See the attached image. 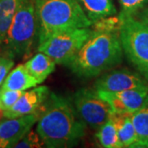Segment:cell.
<instances>
[{
	"label": "cell",
	"mask_w": 148,
	"mask_h": 148,
	"mask_svg": "<svg viewBox=\"0 0 148 148\" xmlns=\"http://www.w3.org/2000/svg\"><path fill=\"white\" fill-rule=\"evenodd\" d=\"M39 84L36 78L28 72L25 64H19L7 76L2 89L25 91Z\"/></svg>",
	"instance_id": "cell-12"
},
{
	"label": "cell",
	"mask_w": 148,
	"mask_h": 148,
	"mask_svg": "<svg viewBox=\"0 0 148 148\" xmlns=\"http://www.w3.org/2000/svg\"><path fill=\"white\" fill-rule=\"evenodd\" d=\"M121 7L119 17L134 16L148 3V0H119Z\"/></svg>",
	"instance_id": "cell-19"
},
{
	"label": "cell",
	"mask_w": 148,
	"mask_h": 148,
	"mask_svg": "<svg viewBox=\"0 0 148 148\" xmlns=\"http://www.w3.org/2000/svg\"><path fill=\"white\" fill-rule=\"evenodd\" d=\"M134 16L140 21H142L143 23L148 26V7L147 8H144Z\"/></svg>",
	"instance_id": "cell-23"
},
{
	"label": "cell",
	"mask_w": 148,
	"mask_h": 148,
	"mask_svg": "<svg viewBox=\"0 0 148 148\" xmlns=\"http://www.w3.org/2000/svg\"><path fill=\"white\" fill-rule=\"evenodd\" d=\"M49 95L47 86H41L28 91H24L10 109L3 110V118H16L33 114L43 106Z\"/></svg>",
	"instance_id": "cell-11"
},
{
	"label": "cell",
	"mask_w": 148,
	"mask_h": 148,
	"mask_svg": "<svg viewBox=\"0 0 148 148\" xmlns=\"http://www.w3.org/2000/svg\"><path fill=\"white\" fill-rule=\"evenodd\" d=\"M77 2L92 23L117 13L113 0H77Z\"/></svg>",
	"instance_id": "cell-13"
},
{
	"label": "cell",
	"mask_w": 148,
	"mask_h": 148,
	"mask_svg": "<svg viewBox=\"0 0 148 148\" xmlns=\"http://www.w3.org/2000/svg\"><path fill=\"white\" fill-rule=\"evenodd\" d=\"M119 20L123 53L148 82V26L135 16H119Z\"/></svg>",
	"instance_id": "cell-5"
},
{
	"label": "cell",
	"mask_w": 148,
	"mask_h": 148,
	"mask_svg": "<svg viewBox=\"0 0 148 148\" xmlns=\"http://www.w3.org/2000/svg\"><path fill=\"white\" fill-rule=\"evenodd\" d=\"M56 63L51 57L42 52H39L34 57L30 58L25 64L28 72L40 84L55 69Z\"/></svg>",
	"instance_id": "cell-14"
},
{
	"label": "cell",
	"mask_w": 148,
	"mask_h": 148,
	"mask_svg": "<svg viewBox=\"0 0 148 148\" xmlns=\"http://www.w3.org/2000/svg\"><path fill=\"white\" fill-rule=\"evenodd\" d=\"M8 147V145L6 144L5 142H3L1 138H0V148H6Z\"/></svg>",
	"instance_id": "cell-25"
},
{
	"label": "cell",
	"mask_w": 148,
	"mask_h": 148,
	"mask_svg": "<svg viewBox=\"0 0 148 148\" xmlns=\"http://www.w3.org/2000/svg\"><path fill=\"white\" fill-rule=\"evenodd\" d=\"M73 107L85 124L99 129L114 113L109 103L93 89H81L73 96Z\"/></svg>",
	"instance_id": "cell-7"
},
{
	"label": "cell",
	"mask_w": 148,
	"mask_h": 148,
	"mask_svg": "<svg viewBox=\"0 0 148 148\" xmlns=\"http://www.w3.org/2000/svg\"><path fill=\"white\" fill-rule=\"evenodd\" d=\"M123 47L119 32L93 31L67 67L82 77H93L122 62Z\"/></svg>",
	"instance_id": "cell-2"
},
{
	"label": "cell",
	"mask_w": 148,
	"mask_h": 148,
	"mask_svg": "<svg viewBox=\"0 0 148 148\" xmlns=\"http://www.w3.org/2000/svg\"><path fill=\"white\" fill-rule=\"evenodd\" d=\"M97 91L116 114H132L148 102L147 86L119 92Z\"/></svg>",
	"instance_id": "cell-8"
},
{
	"label": "cell",
	"mask_w": 148,
	"mask_h": 148,
	"mask_svg": "<svg viewBox=\"0 0 148 148\" xmlns=\"http://www.w3.org/2000/svg\"><path fill=\"white\" fill-rule=\"evenodd\" d=\"M132 123L138 136V142L148 140V102L131 114Z\"/></svg>",
	"instance_id": "cell-18"
},
{
	"label": "cell",
	"mask_w": 148,
	"mask_h": 148,
	"mask_svg": "<svg viewBox=\"0 0 148 148\" xmlns=\"http://www.w3.org/2000/svg\"><path fill=\"white\" fill-rule=\"evenodd\" d=\"M38 23V45L59 32L87 28L90 21L77 0H34Z\"/></svg>",
	"instance_id": "cell-3"
},
{
	"label": "cell",
	"mask_w": 148,
	"mask_h": 148,
	"mask_svg": "<svg viewBox=\"0 0 148 148\" xmlns=\"http://www.w3.org/2000/svg\"><path fill=\"white\" fill-rule=\"evenodd\" d=\"M3 53V49H2V47H0V55Z\"/></svg>",
	"instance_id": "cell-27"
},
{
	"label": "cell",
	"mask_w": 148,
	"mask_h": 148,
	"mask_svg": "<svg viewBox=\"0 0 148 148\" xmlns=\"http://www.w3.org/2000/svg\"><path fill=\"white\" fill-rule=\"evenodd\" d=\"M42 110L40 109L39 112L36 111L23 116L5 118L0 121V138L5 142L8 147H14L31 130L32 126L38 121Z\"/></svg>",
	"instance_id": "cell-10"
},
{
	"label": "cell",
	"mask_w": 148,
	"mask_h": 148,
	"mask_svg": "<svg viewBox=\"0 0 148 148\" xmlns=\"http://www.w3.org/2000/svg\"><path fill=\"white\" fill-rule=\"evenodd\" d=\"M99 143L103 147L121 148L122 144L118 137L115 124L110 118L101 126L95 134Z\"/></svg>",
	"instance_id": "cell-17"
},
{
	"label": "cell",
	"mask_w": 148,
	"mask_h": 148,
	"mask_svg": "<svg viewBox=\"0 0 148 148\" xmlns=\"http://www.w3.org/2000/svg\"><path fill=\"white\" fill-rule=\"evenodd\" d=\"M36 132L47 147H71L84 137L85 123L69 100L51 93L37 121Z\"/></svg>",
	"instance_id": "cell-1"
},
{
	"label": "cell",
	"mask_w": 148,
	"mask_h": 148,
	"mask_svg": "<svg viewBox=\"0 0 148 148\" xmlns=\"http://www.w3.org/2000/svg\"><path fill=\"white\" fill-rule=\"evenodd\" d=\"M131 147H138V148H148V140L145 142H138L134 143L132 145Z\"/></svg>",
	"instance_id": "cell-24"
},
{
	"label": "cell",
	"mask_w": 148,
	"mask_h": 148,
	"mask_svg": "<svg viewBox=\"0 0 148 148\" xmlns=\"http://www.w3.org/2000/svg\"><path fill=\"white\" fill-rule=\"evenodd\" d=\"M2 89V88H1ZM24 91L21 90H1V108L3 110H7L10 109L18 99L21 97Z\"/></svg>",
	"instance_id": "cell-21"
},
{
	"label": "cell",
	"mask_w": 148,
	"mask_h": 148,
	"mask_svg": "<svg viewBox=\"0 0 148 148\" xmlns=\"http://www.w3.org/2000/svg\"><path fill=\"white\" fill-rule=\"evenodd\" d=\"M1 90H2V89H1V87H0V108H1ZM1 109H2V108H1Z\"/></svg>",
	"instance_id": "cell-26"
},
{
	"label": "cell",
	"mask_w": 148,
	"mask_h": 148,
	"mask_svg": "<svg viewBox=\"0 0 148 148\" xmlns=\"http://www.w3.org/2000/svg\"><path fill=\"white\" fill-rule=\"evenodd\" d=\"M147 86L140 75L126 69H117L102 75L96 80L95 90L107 92H119Z\"/></svg>",
	"instance_id": "cell-9"
},
{
	"label": "cell",
	"mask_w": 148,
	"mask_h": 148,
	"mask_svg": "<svg viewBox=\"0 0 148 148\" xmlns=\"http://www.w3.org/2000/svg\"><path fill=\"white\" fill-rule=\"evenodd\" d=\"M132 114L113 113L111 119L115 124L118 137L123 147H131L138 142V136L131 118Z\"/></svg>",
	"instance_id": "cell-15"
},
{
	"label": "cell",
	"mask_w": 148,
	"mask_h": 148,
	"mask_svg": "<svg viewBox=\"0 0 148 148\" xmlns=\"http://www.w3.org/2000/svg\"><path fill=\"white\" fill-rule=\"evenodd\" d=\"M19 2L20 0H0V47L2 49Z\"/></svg>",
	"instance_id": "cell-16"
},
{
	"label": "cell",
	"mask_w": 148,
	"mask_h": 148,
	"mask_svg": "<svg viewBox=\"0 0 148 148\" xmlns=\"http://www.w3.org/2000/svg\"><path fill=\"white\" fill-rule=\"evenodd\" d=\"M92 32L87 27L54 34L38 45V51L51 57L56 64L67 66L90 37Z\"/></svg>",
	"instance_id": "cell-6"
},
{
	"label": "cell",
	"mask_w": 148,
	"mask_h": 148,
	"mask_svg": "<svg viewBox=\"0 0 148 148\" xmlns=\"http://www.w3.org/2000/svg\"><path fill=\"white\" fill-rule=\"evenodd\" d=\"M45 143L37 132L29 131L21 140L14 146V147H41Z\"/></svg>",
	"instance_id": "cell-20"
},
{
	"label": "cell",
	"mask_w": 148,
	"mask_h": 148,
	"mask_svg": "<svg viewBox=\"0 0 148 148\" xmlns=\"http://www.w3.org/2000/svg\"><path fill=\"white\" fill-rule=\"evenodd\" d=\"M13 59L14 58L6 53H3L0 55V86L3 85L11 69L14 66Z\"/></svg>",
	"instance_id": "cell-22"
},
{
	"label": "cell",
	"mask_w": 148,
	"mask_h": 148,
	"mask_svg": "<svg viewBox=\"0 0 148 148\" xmlns=\"http://www.w3.org/2000/svg\"><path fill=\"white\" fill-rule=\"evenodd\" d=\"M37 34L34 0H20L3 45V53L13 58L29 54Z\"/></svg>",
	"instance_id": "cell-4"
}]
</instances>
